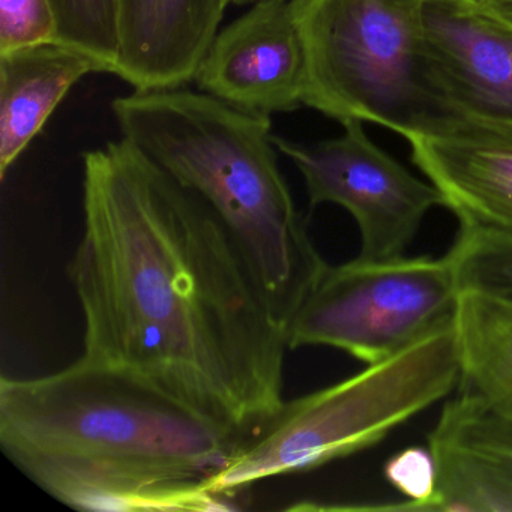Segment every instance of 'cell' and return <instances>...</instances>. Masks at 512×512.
<instances>
[{"label":"cell","mask_w":512,"mask_h":512,"mask_svg":"<svg viewBox=\"0 0 512 512\" xmlns=\"http://www.w3.org/2000/svg\"><path fill=\"white\" fill-rule=\"evenodd\" d=\"M85 361L133 374L250 437L283 400L287 331L211 209L130 140L83 154L68 265Z\"/></svg>","instance_id":"cell-1"},{"label":"cell","mask_w":512,"mask_h":512,"mask_svg":"<svg viewBox=\"0 0 512 512\" xmlns=\"http://www.w3.org/2000/svg\"><path fill=\"white\" fill-rule=\"evenodd\" d=\"M244 434L151 383L80 358L34 379H0V448L79 511L230 508L212 484Z\"/></svg>","instance_id":"cell-2"},{"label":"cell","mask_w":512,"mask_h":512,"mask_svg":"<svg viewBox=\"0 0 512 512\" xmlns=\"http://www.w3.org/2000/svg\"><path fill=\"white\" fill-rule=\"evenodd\" d=\"M122 137L218 218L284 329L328 263L278 166L269 116L187 86L112 101Z\"/></svg>","instance_id":"cell-3"},{"label":"cell","mask_w":512,"mask_h":512,"mask_svg":"<svg viewBox=\"0 0 512 512\" xmlns=\"http://www.w3.org/2000/svg\"><path fill=\"white\" fill-rule=\"evenodd\" d=\"M461 380L452 316L361 373L284 401L242 443L212 488L233 499L251 484L305 472L382 442Z\"/></svg>","instance_id":"cell-4"},{"label":"cell","mask_w":512,"mask_h":512,"mask_svg":"<svg viewBox=\"0 0 512 512\" xmlns=\"http://www.w3.org/2000/svg\"><path fill=\"white\" fill-rule=\"evenodd\" d=\"M425 0H290L305 52L304 106L400 134L430 113Z\"/></svg>","instance_id":"cell-5"},{"label":"cell","mask_w":512,"mask_h":512,"mask_svg":"<svg viewBox=\"0 0 512 512\" xmlns=\"http://www.w3.org/2000/svg\"><path fill=\"white\" fill-rule=\"evenodd\" d=\"M448 257H356L328 266L287 329L289 349L326 346L365 364L400 352L454 313Z\"/></svg>","instance_id":"cell-6"},{"label":"cell","mask_w":512,"mask_h":512,"mask_svg":"<svg viewBox=\"0 0 512 512\" xmlns=\"http://www.w3.org/2000/svg\"><path fill=\"white\" fill-rule=\"evenodd\" d=\"M364 125L343 122L341 136L320 142L275 134L272 142L301 173L311 209L335 205L352 215L361 235L359 259H398L430 211L445 203L431 182L416 178L377 146Z\"/></svg>","instance_id":"cell-7"},{"label":"cell","mask_w":512,"mask_h":512,"mask_svg":"<svg viewBox=\"0 0 512 512\" xmlns=\"http://www.w3.org/2000/svg\"><path fill=\"white\" fill-rule=\"evenodd\" d=\"M421 74L430 113L512 128V26L472 0H425Z\"/></svg>","instance_id":"cell-8"},{"label":"cell","mask_w":512,"mask_h":512,"mask_svg":"<svg viewBox=\"0 0 512 512\" xmlns=\"http://www.w3.org/2000/svg\"><path fill=\"white\" fill-rule=\"evenodd\" d=\"M305 74L290 0H272L218 31L193 82L230 106L272 118L304 106Z\"/></svg>","instance_id":"cell-9"},{"label":"cell","mask_w":512,"mask_h":512,"mask_svg":"<svg viewBox=\"0 0 512 512\" xmlns=\"http://www.w3.org/2000/svg\"><path fill=\"white\" fill-rule=\"evenodd\" d=\"M398 136L458 223L512 230V128L431 112Z\"/></svg>","instance_id":"cell-10"},{"label":"cell","mask_w":512,"mask_h":512,"mask_svg":"<svg viewBox=\"0 0 512 512\" xmlns=\"http://www.w3.org/2000/svg\"><path fill=\"white\" fill-rule=\"evenodd\" d=\"M436 461L431 511L512 512V418L464 391L428 434Z\"/></svg>","instance_id":"cell-11"},{"label":"cell","mask_w":512,"mask_h":512,"mask_svg":"<svg viewBox=\"0 0 512 512\" xmlns=\"http://www.w3.org/2000/svg\"><path fill=\"white\" fill-rule=\"evenodd\" d=\"M230 0H116L119 56L113 76L134 91L193 82Z\"/></svg>","instance_id":"cell-12"},{"label":"cell","mask_w":512,"mask_h":512,"mask_svg":"<svg viewBox=\"0 0 512 512\" xmlns=\"http://www.w3.org/2000/svg\"><path fill=\"white\" fill-rule=\"evenodd\" d=\"M100 65L67 44H37L0 55V179L41 133L68 92Z\"/></svg>","instance_id":"cell-13"},{"label":"cell","mask_w":512,"mask_h":512,"mask_svg":"<svg viewBox=\"0 0 512 512\" xmlns=\"http://www.w3.org/2000/svg\"><path fill=\"white\" fill-rule=\"evenodd\" d=\"M452 322L464 391L488 401L512 392V299L461 290Z\"/></svg>","instance_id":"cell-14"},{"label":"cell","mask_w":512,"mask_h":512,"mask_svg":"<svg viewBox=\"0 0 512 512\" xmlns=\"http://www.w3.org/2000/svg\"><path fill=\"white\" fill-rule=\"evenodd\" d=\"M446 257L458 292L475 290L512 299V230L460 223Z\"/></svg>","instance_id":"cell-15"},{"label":"cell","mask_w":512,"mask_h":512,"mask_svg":"<svg viewBox=\"0 0 512 512\" xmlns=\"http://www.w3.org/2000/svg\"><path fill=\"white\" fill-rule=\"evenodd\" d=\"M58 41L91 56L101 73L115 74L119 56L116 0H52Z\"/></svg>","instance_id":"cell-16"},{"label":"cell","mask_w":512,"mask_h":512,"mask_svg":"<svg viewBox=\"0 0 512 512\" xmlns=\"http://www.w3.org/2000/svg\"><path fill=\"white\" fill-rule=\"evenodd\" d=\"M385 476L406 502L397 505L364 506L379 511H431L436 497L437 470L433 452L421 446L404 449L392 455L385 466Z\"/></svg>","instance_id":"cell-17"},{"label":"cell","mask_w":512,"mask_h":512,"mask_svg":"<svg viewBox=\"0 0 512 512\" xmlns=\"http://www.w3.org/2000/svg\"><path fill=\"white\" fill-rule=\"evenodd\" d=\"M58 41L52 0H0V55Z\"/></svg>","instance_id":"cell-18"},{"label":"cell","mask_w":512,"mask_h":512,"mask_svg":"<svg viewBox=\"0 0 512 512\" xmlns=\"http://www.w3.org/2000/svg\"><path fill=\"white\" fill-rule=\"evenodd\" d=\"M472 2L485 13L512 26V0H472Z\"/></svg>","instance_id":"cell-19"},{"label":"cell","mask_w":512,"mask_h":512,"mask_svg":"<svg viewBox=\"0 0 512 512\" xmlns=\"http://www.w3.org/2000/svg\"><path fill=\"white\" fill-rule=\"evenodd\" d=\"M490 403L493 404L494 409H497L500 413H503V415L512 418V392H509L505 397L499 398V400L490 401Z\"/></svg>","instance_id":"cell-20"},{"label":"cell","mask_w":512,"mask_h":512,"mask_svg":"<svg viewBox=\"0 0 512 512\" xmlns=\"http://www.w3.org/2000/svg\"><path fill=\"white\" fill-rule=\"evenodd\" d=\"M265 2H272V0H230V5H235V7H254V5L265 4Z\"/></svg>","instance_id":"cell-21"}]
</instances>
